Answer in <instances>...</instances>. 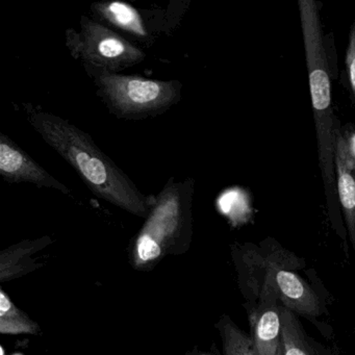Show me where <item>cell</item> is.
<instances>
[{"label":"cell","mask_w":355,"mask_h":355,"mask_svg":"<svg viewBox=\"0 0 355 355\" xmlns=\"http://www.w3.org/2000/svg\"><path fill=\"white\" fill-rule=\"evenodd\" d=\"M26 118L45 143L76 170L95 196L138 217H148L153 199L145 196L86 132L49 112L28 109Z\"/></svg>","instance_id":"cell-1"},{"label":"cell","mask_w":355,"mask_h":355,"mask_svg":"<svg viewBox=\"0 0 355 355\" xmlns=\"http://www.w3.org/2000/svg\"><path fill=\"white\" fill-rule=\"evenodd\" d=\"M297 5L302 30L305 64L317 135L318 157L328 215L338 232L344 234L342 211L336 193L334 165V126L338 118L334 116L332 107L331 69L327 37L324 35L322 26L321 3L315 0H299Z\"/></svg>","instance_id":"cell-2"},{"label":"cell","mask_w":355,"mask_h":355,"mask_svg":"<svg viewBox=\"0 0 355 355\" xmlns=\"http://www.w3.org/2000/svg\"><path fill=\"white\" fill-rule=\"evenodd\" d=\"M245 288L250 299L249 313L261 307L279 304L296 315L319 317L323 304L319 295L299 275L304 259L282 247L273 238L259 245H245Z\"/></svg>","instance_id":"cell-3"},{"label":"cell","mask_w":355,"mask_h":355,"mask_svg":"<svg viewBox=\"0 0 355 355\" xmlns=\"http://www.w3.org/2000/svg\"><path fill=\"white\" fill-rule=\"evenodd\" d=\"M92 80L96 94L116 118L123 120L149 119L169 111L182 99L180 80H149L134 74L115 73L84 66Z\"/></svg>","instance_id":"cell-4"},{"label":"cell","mask_w":355,"mask_h":355,"mask_svg":"<svg viewBox=\"0 0 355 355\" xmlns=\"http://www.w3.org/2000/svg\"><path fill=\"white\" fill-rule=\"evenodd\" d=\"M194 188L192 178L176 180L171 176L153 198L150 213L137 239L139 263L159 259L176 240L190 219Z\"/></svg>","instance_id":"cell-5"},{"label":"cell","mask_w":355,"mask_h":355,"mask_svg":"<svg viewBox=\"0 0 355 355\" xmlns=\"http://www.w3.org/2000/svg\"><path fill=\"white\" fill-rule=\"evenodd\" d=\"M66 46L83 66L119 73L146 59V53L109 26L82 16L80 31H66Z\"/></svg>","instance_id":"cell-6"},{"label":"cell","mask_w":355,"mask_h":355,"mask_svg":"<svg viewBox=\"0 0 355 355\" xmlns=\"http://www.w3.org/2000/svg\"><path fill=\"white\" fill-rule=\"evenodd\" d=\"M0 175L9 184H32L40 188L53 189L63 194L70 190L39 165L26 150L11 138L0 134Z\"/></svg>","instance_id":"cell-7"},{"label":"cell","mask_w":355,"mask_h":355,"mask_svg":"<svg viewBox=\"0 0 355 355\" xmlns=\"http://www.w3.org/2000/svg\"><path fill=\"white\" fill-rule=\"evenodd\" d=\"M334 165L338 205L344 218L347 234L355 252V178L349 165L338 119H336L334 126Z\"/></svg>","instance_id":"cell-8"},{"label":"cell","mask_w":355,"mask_h":355,"mask_svg":"<svg viewBox=\"0 0 355 355\" xmlns=\"http://www.w3.org/2000/svg\"><path fill=\"white\" fill-rule=\"evenodd\" d=\"M279 306L267 305L249 313L255 355H286Z\"/></svg>","instance_id":"cell-9"},{"label":"cell","mask_w":355,"mask_h":355,"mask_svg":"<svg viewBox=\"0 0 355 355\" xmlns=\"http://www.w3.org/2000/svg\"><path fill=\"white\" fill-rule=\"evenodd\" d=\"M91 12L95 19L105 22L132 37L135 40H150V31L145 24L142 14L124 1H101L91 5Z\"/></svg>","instance_id":"cell-10"},{"label":"cell","mask_w":355,"mask_h":355,"mask_svg":"<svg viewBox=\"0 0 355 355\" xmlns=\"http://www.w3.org/2000/svg\"><path fill=\"white\" fill-rule=\"evenodd\" d=\"M282 336L286 355H338L307 334L298 315L280 305Z\"/></svg>","instance_id":"cell-11"},{"label":"cell","mask_w":355,"mask_h":355,"mask_svg":"<svg viewBox=\"0 0 355 355\" xmlns=\"http://www.w3.org/2000/svg\"><path fill=\"white\" fill-rule=\"evenodd\" d=\"M36 324L31 322L24 313H20L9 297L0 294V331L3 334H34Z\"/></svg>","instance_id":"cell-12"},{"label":"cell","mask_w":355,"mask_h":355,"mask_svg":"<svg viewBox=\"0 0 355 355\" xmlns=\"http://www.w3.org/2000/svg\"><path fill=\"white\" fill-rule=\"evenodd\" d=\"M224 355H255L252 336L236 327L230 320L222 325Z\"/></svg>","instance_id":"cell-13"},{"label":"cell","mask_w":355,"mask_h":355,"mask_svg":"<svg viewBox=\"0 0 355 355\" xmlns=\"http://www.w3.org/2000/svg\"><path fill=\"white\" fill-rule=\"evenodd\" d=\"M345 72L349 92L355 105V19L353 20L349 31L348 43L345 55Z\"/></svg>","instance_id":"cell-14"},{"label":"cell","mask_w":355,"mask_h":355,"mask_svg":"<svg viewBox=\"0 0 355 355\" xmlns=\"http://www.w3.org/2000/svg\"><path fill=\"white\" fill-rule=\"evenodd\" d=\"M340 132L344 138L349 165H350L351 171L355 178V126L352 124H347V125L340 124Z\"/></svg>","instance_id":"cell-15"},{"label":"cell","mask_w":355,"mask_h":355,"mask_svg":"<svg viewBox=\"0 0 355 355\" xmlns=\"http://www.w3.org/2000/svg\"><path fill=\"white\" fill-rule=\"evenodd\" d=\"M1 355H5V352H3V348H1Z\"/></svg>","instance_id":"cell-16"}]
</instances>
